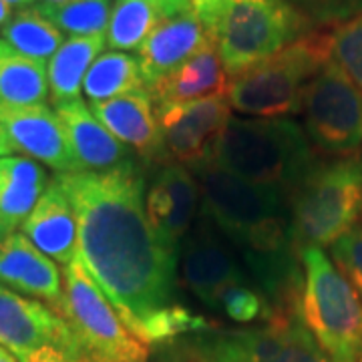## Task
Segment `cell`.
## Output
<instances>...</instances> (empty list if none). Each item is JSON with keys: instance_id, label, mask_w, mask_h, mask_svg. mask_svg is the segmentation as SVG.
Wrapping results in <instances>:
<instances>
[{"instance_id": "f35d334b", "label": "cell", "mask_w": 362, "mask_h": 362, "mask_svg": "<svg viewBox=\"0 0 362 362\" xmlns=\"http://www.w3.org/2000/svg\"><path fill=\"white\" fill-rule=\"evenodd\" d=\"M11 8H18V11H23V8H28V6H35V2L37 0H4Z\"/></svg>"}, {"instance_id": "e0dca14e", "label": "cell", "mask_w": 362, "mask_h": 362, "mask_svg": "<svg viewBox=\"0 0 362 362\" xmlns=\"http://www.w3.org/2000/svg\"><path fill=\"white\" fill-rule=\"evenodd\" d=\"M90 111L117 141L129 145L145 161L168 157L157 125L156 103L147 89L133 90L109 101L90 103Z\"/></svg>"}, {"instance_id": "836d02e7", "label": "cell", "mask_w": 362, "mask_h": 362, "mask_svg": "<svg viewBox=\"0 0 362 362\" xmlns=\"http://www.w3.org/2000/svg\"><path fill=\"white\" fill-rule=\"evenodd\" d=\"M228 2L230 0H192V13L204 25L207 35L214 40H216L218 25H220L221 14L226 11Z\"/></svg>"}, {"instance_id": "9a60e30c", "label": "cell", "mask_w": 362, "mask_h": 362, "mask_svg": "<svg viewBox=\"0 0 362 362\" xmlns=\"http://www.w3.org/2000/svg\"><path fill=\"white\" fill-rule=\"evenodd\" d=\"M199 204V183L194 173L180 163L163 165L145 192L147 218L157 232L175 247H180L187 238Z\"/></svg>"}, {"instance_id": "7a4b0ae2", "label": "cell", "mask_w": 362, "mask_h": 362, "mask_svg": "<svg viewBox=\"0 0 362 362\" xmlns=\"http://www.w3.org/2000/svg\"><path fill=\"white\" fill-rule=\"evenodd\" d=\"M298 247H330L362 223V153L318 157L286 197Z\"/></svg>"}, {"instance_id": "f546056e", "label": "cell", "mask_w": 362, "mask_h": 362, "mask_svg": "<svg viewBox=\"0 0 362 362\" xmlns=\"http://www.w3.org/2000/svg\"><path fill=\"white\" fill-rule=\"evenodd\" d=\"M330 54L362 93V14L332 26Z\"/></svg>"}, {"instance_id": "484cf974", "label": "cell", "mask_w": 362, "mask_h": 362, "mask_svg": "<svg viewBox=\"0 0 362 362\" xmlns=\"http://www.w3.org/2000/svg\"><path fill=\"white\" fill-rule=\"evenodd\" d=\"M2 40L8 42L14 51L42 63L51 59L65 42L63 33L49 23L37 6L16 11L11 21L2 26Z\"/></svg>"}, {"instance_id": "6da1fadb", "label": "cell", "mask_w": 362, "mask_h": 362, "mask_svg": "<svg viewBox=\"0 0 362 362\" xmlns=\"http://www.w3.org/2000/svg\"><path fill=\"white\" fill-rule=\"evenodd\" d=\"M77 218V258L133 334L173 304L180 247L151 226L147 183L131 161L109 171L57 173Z\"/></svg>"}, {"instance_id": "52a82bcc", "label": "cell", "mask_w": 362, "mask_h": 362, "mask_svg": "<svg viewBox=\"0 0 362 362\" xmlns=\"http://www.w3.org/2000/svg\"><path fill=\"white\" fill-rule=\"evenodd\" d=\"M63 284L65 292L57 314L75 340L78 361L145 362L149 358V346L125 326L78 258L65 266Z\"/></svg>"}, {"instance_id": "44dd1931", "label": "cell", "mask_w": 362, "mask_h": 362, "mask_svg": "<svg viewBox=\"0 0 362 362\" xmlns=\"http://www.w3.org/2000/svg\"><path fill=\"white\" fill-rule=\"evenodd\" d=\"M228 85L230 77L221 65L218 45L211 39L173 73L156 83L149 95L156 105L183 103L226 95Z\"/></svg>"}, {"instance_id": "4dcf8cb0", "label": "cell", "mask_w": 362, "mask_h": 362, "mask_svg": "<svg viewBox=\"0 0 362 362\" xmlns=\"http://www.w3.org/2000/svg\"><path fill=\"white\" fill-rule=\"evenodd\" d=\"M216 308H220L233 322L252 324L264 320L270 314L272 304L252 282H244L230 286L220 296Z\"/></svg>"}, {"instance_id": "7c38bea8", "label": "cell", "mask_w": 362, "mask_h": 362, "mask_svg": "<svg viewBox=\"0 0 362 362\" xmlns=\"http://www.w3.org/2000/svg\"><path fill=\"white\" fill-rule=\"evenodd\" d=\"M177 274L181 284L211 308L230 286L250 282L238 250L206 218L180 246Z\"/></svg>"}, {"instance_id": "8992f818", "label": "cell", "mask_w": 362, "mask_h": 362, "mask_svg": "<svg viewBox=\"0 0 362 362\" xmlns=\"http://www.w3.org/2000/svg\"><path fill=\"white\" fill-rule=\"evenodd\" d=\"M187 362H332L298 316L294 300L272 306L259 326L220 328L180 338Z\"/></svg>"}, {"instance_id": "b9f144b4", "label": "cell", "mask_w": 362, "mask_h": 362, "mask_svg": "<svg viewBox=\"0 0 362 362\" xmlns=\"http://www.w3.org/2000/svg\"><path fill=\"white\" fill-rule=\"evenodd\" d=\"M356 362H362V350H361V356H358V361Z\"/></svg>"}, {"instance_id": "277c9868", "label": "cell", "mask_w": 362, "mask_h": 362, "mask_svg": "<svg viewBox=\"0 0 362 362\" xmlns=\"http://www.w3.org/2000/svg\"><path fill=\"white\" fill-rule=\"evenodd\" d=\"M302 282L298 316L332 362H356L362 350V300L322 247H298Z\"/></svg>"}, {"instance_id": "74e56055", "label": "cell", "mask_w": 362, "mask_h": 362, "mask_svg": "<svg viewBox=\"0 0 362 362\" xmlns=\"http://www.w3.org/2000/svg\"><path fill=\"white\" fill-rule=\"evenodd\" d=\"M11 16H13V13H11V6L4 2V0H0V26H4L8 21H11Z\"/></svg>"}, {"instance_id": "5bb4252c", "label": "cell", "mask_w": 362, "mask_h": 362, "mask_svg": "<svg viewBox=\"0 0 362 362\" xmlns=\"http://www.w3.org/2000/svg\"><path fill=\"white\" fill-rule=\"evenodd\" d=\"M0 125L11 137L14 149L45 163L57 173L78 171L65 129L57 113L47 105L11 107L0 103Z\"/></svg>"}, {"instance_id": "5b68a950", "label": "cell", "mask_w": 362, "mask_h": 362, "mask_svg": "<svg viewBox=\"0 0 362 362\" xmlns=\"http://www.w3.org/2000/svg\"><path fill=\"white\" fill-rule=\"evenodd\" d=\"M330 33L332 28H314L262 65L230 78L226 93L230 107L258 119L300 115L308 83L332 59Z\"/></svg>"}, {"instance_id": "30bf717a", "label": "cell", "mask_w": 362, "mask_h": 362, "mask_svg": "<svg viewBox=\"0 0 362 362\" xmlns=\"http://www.w3.org/2000/svg\"><path fill=\"white\" fill-rule=\"evenodd\" d=\"M199 183L202 214L232 244L258 221L288 211L286 194L278 187L242 180L214 163L192 171Z\"/></svg>"}, {"instance_id": "603a6c76", "label": "cell", "mask_w": 362, "mask_h": 362, "mask_svg": "<svg viewBox=\"0 0 362 362\" xmlns=\"http://www.w3.org/2000/svg\"><path fill=\"white\" fill-rule=\"evenodd\" d=\"M105 37H71L54 52L47 66L51 103L59 105L77 101L87 71L95 59L103 52Z\"/></svg>"}, {"instance_id": "ab89813d", "label": "cell", "mask_w": 362, "mask_h": 362, "mask_svg": "<svg viewBox=\"0 0 362 362\" xmlns=\"http://www.w3.org/2000/svg\"><path fill=\"white\" fill-rule=\"evenodd\" d=\"M0 362H16V356H14L11 350L0 346Z\"/></svg>"}, {"instance_id": "8d00e7d4", "label": "cell", "mask_w": 362, "mask_h": 362, "mask_svg": "<svg viewBox=\"0 0 362 362\" xmlns=\"http://www.w3.org/2000/svg\"><path fill=\"white\" fill-rule=\"evenodd\" d=\"M14 151V145L13 141H11V137L6 135V131H4V127L0 125V157H6V156H13Z\"/></svg>"}, {"instance_id": "d6a6232c", "label": "cell", "mask_w": 362, "mask_h": 362, "mask_svg": "<svg viewBox=\"0 0 362 362\" xmlns=\"http://www.w3.org/2000/svg\"><path fill=\"white\" fill-rule=\"evenodd\" d=\"M330 256L362 300V223L330 246Z\"/></svg>"}, {"instance_id": "9c48e42d", "label": "cell", "mask_w": 362, "mask_h": 362, "mask_svg": "<svg viewBox=\"0 0 362 362\" xmlns=\"http://www.w3.org/2000/svg\"><path fill=\"white\" fill-rule=\"evenodd\" d=\"M300 115L318 157L362 153V93L332 59L308 83Z\"/></svg>"}, {"instance_id": "4316f807", "label": "cell", "mask_w": 362, "mask_h": 362, "mask_svg": "<svg viewBox=\"0 0 362 362\" xmlns=\"http://www.w3.org/2000/svg\"><path fill=\"white\" fill-rule=\"evenodd\" d=\"M165 16L147 0H115L107 42L117 51H137Z\"/></svg>"}, {"instance_id": "8fae6325", "label": "cell", "mask_w": 362, "mask_h": 362, "mask_svg": "<svg viewBox=\"0 0 362 362\" xmlns=\"http://www.w3.org/2000/svg\"><path fill=\"white\" fill-rule=\"evenodd\" d=\"M156 117L168 156L195 171L211 163L216 147L232 119L226 95L197 101L156 105Z\"/></svg>"}, {"instance_id": "e575fe53", "label": "cell", "mask_w": 362, "mask_h": 362, "mask_svg": "<svg viewBox=\"0 0 362 362\" xmlns=\"http://www.w3.org/2000/svg\"><path fill=\"white\" fill-rule=\"evenodd\" d=\"M147 2L156 4L165 18L192 11V0H147Z\"/></svg>"}, {"instance_id": "f1b7e54d", "label": "cell", "mask_w": 362, "mask_h": 362, "mask_svg": "<svg viewBox=\"0 0 362 362\" xmlns=\"http://www.w3.org/2000/svg\"><path fill=\"white\" fill-rule=\"evenodd\" d=\"M209 326L214 324L204 316L194 314L181 304H169L165 308L153 312L149 318H145L135 337L149 346L161 342H175L189 334L204 332Z\"/></svg>"}, {"instance_id": "ba28073f", "label": "cell", "mask_w": 362, "mask_h": 362, "mask_svg": "<svg viewBox=\"0 0 362 362\" xmlns=\"http://www.w3.org/2000/svg\"><path fill=\"white\" fill-rule=\"evenodd\" d=\"M310 30L314 26L288 0H230L216 45L228 77L235 78Z\"/></svg>"}, {"instance_id": "d590c367", "label": "cell", "mask_w": 362, "mask_h": 362, "mask_svg": "<svg viewBox=\"0 0 362 362\" xmlns=\"http://www.w3.org/2000/svg\"><path fill=\"white\" fill-rule=\"evenodd\" d=\"M23 362H73L66 356L63 350L57 346H42V349L35 350L33 354H28Z\"/></svg>"}, {"instance_id": "ffe728a7", "label": "cell", "mask_w": 362, "mask_h": 362, "mask_svg": "<svg viewBox=\"0 0 362 362\" xmlns=\"http://www.w3.org/2000/svg\"><path fill=\"white\" fill-rule=\"evenodd\" d=\"M21 228L30 244H35V247H39L52 262L69 266L77 258L78 233L75 209L57 180L49 183Z\"/></svg>"}, {"instance_id": "ac0fdd59", "label": "cell", "mask_w": 362, "mask_h": 362, "mask_svg": "<svg viewBox=\"0 0 362 362\" xmlns=\"http://www.w3.org/2000/svg\"><path fill=\"white\" fill-rule=\"evenodd\" d=\"M207 40H211V37L192 11L163 18L137 49L145 89L149 90L161 78L173 73L189 57H194Z\"/></svg>"}, {"instance_id": "3957f363", "label": "cell", "mask_w": 362, "mask_h": 362, "mask_svg": "<svg viewBox=\"0 0 362 362\" xmlns=\"http://www.w3.org/2000/svg\"><path fill=\"white\" fill-rule=\"evenodd\" d=\"M318 159L302 125L292 119L232 117L211 163L242 180L290 189Z\"/></svg>"}, {"instance_id": "83f0119b", "label": "cell", "mask_w": 362, "mask_h": 362, "mask_svg": "<svg viewBox=\"0 0 362 362\" xmlns=\"http://www.w3.org/2000/svg\"><path fill=\"white\" fill-rule=\"evenodd\" d=\"M115 0H66L63 4H35L39 13L71 37H99L107 33Z\"/></svg>"}, {"instance_id": "cb8c5ba5", "label": "cell", "mask_w": 362, "mask_h": 362, "mask_svg": "<svg viewBox=\"0 0 362 362\" xmlns=\"http://www.w3.org/2000/svg\"><path fill=\"white\" fill-rule=\"evenodd\" d=\"M49 95V77L42 61L25 57L0 40V103L11 107L42 105Z\"/></svg>"}, {"instance_id": "2e32d148", "label": "cell", "mask_w": 362, "mask_h": 362, "mask_svg": "<svg viewBox=\"0 0 362 362\" xmlns=\"http://www.w3.org/2000/svg\"><path fill=\"white\" fill-rule=\"evenodd\" d=\"M0 284L39 300L54 312L65 292L59 266L23 232L11 233L0 242Z\"/></svg>"}, {"instance_id": "1f68e13d", "label": "cell", "mask_w": 362, "mask_h": 362, "mask_svg": "<svg viewBox=\"0 0 362 362\" xmlns=\"http://www.w3.org/2000/svg\"><path fill=\"white\" fill-rule=\"evenodd\" d=\"M314 28H332L362 14V0H288Z\"/></svg>"}, {"instance_id": "7402d4cb", "label": "cell", "mask_w": 362, "mask_h": 362, "mask_svg": "<svg viewBox=\"0 0 362 362\" xmlns=\"http://www.w3.org/2000/svg\"><path fill=\"white\" fill-rule=\"evenodd\" d=\"M49 183V173L39 161L0 157V242L25 223Z\"/></svg>"}, {"instance_id": "4fadbf2b", "label": "cell", "mask_w": 362, "mask_h": 362, "mask_svg": "<svg viewBox=\"0 0 362 362\" xmlns=\"http://www.w3.org/2000/svg\"><path fill=\"white\" fill-rule=\"evenodd\" d=\"M0 346L25 361L42 346H57L73 362L78 361L77 346L63 318L35 298L21 296L0 284Z\"/></svg>"}, {"instance_id": "60d3db41", "label": "cell", "mask_w": 362, "mask_h": 362, "mask_svg": "<svg viewBox=\"0 0 362 362\" xmlns=\"http://www.w3.org/2000/svg\"><path fill=\"white\" fill-rule=\"evenodd\" d=\"M66 0H39V4H49V6H54V4H63Z\"/></svg>"}, {"instance_id": "d4e9b609", "label": "cell", "mask_w": 362, "mask_h": 362, "mask_svg": "<svg viewBox=\"0 0 362 362\" xmlns=\"http://www.w3.org/2000/svg\"><path fill=\"white\" fill-rule=\"evenodd\" d=\"M141 89H145V83L137 57L119 51L101 52L83 81V93L90 103L109 101Z\"/></svg>"}, {"instance_id": "d6986e66", "label": "cell", "mask_w": 362, "mask_h": 362, "mask_svg": "<svg viewBox=\"0 0 362 362\" xmlns=\"http://www.w3.org/2000/svg\"><path fill=\"white\" fill-rule=\"evenodd\" d=\"M54 113L65 129L78 171H109L133 161L129 149L105 129L85 101L59 105Z\"/></svg>"}]
</instances>
